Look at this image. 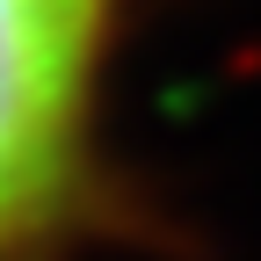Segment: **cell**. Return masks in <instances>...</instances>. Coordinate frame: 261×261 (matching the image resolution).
<instances>
[{"label": "cell", "instance_id": "cell-1", "mask_svg": "<svg viewBox=\"0 0 261 261\" xmlns=\"http://www.w3.org/2000/svg\"><path fill=\"white\" fill-rule=\"evenodd\" d=\"M123 0H0V261H58L94 196Z\"/></svg>", "mask_w": 261, "mask_h": 261}]
</instances>
